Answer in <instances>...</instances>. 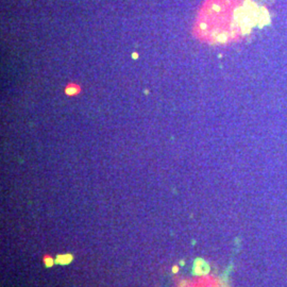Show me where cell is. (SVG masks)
<instances>
[{
	"label": "cell",
	"mask_w": 287,
	"mask_h": 287,
	"mask_svg": "<svg viewBox=\"0 0 287 287\" xmlns=\"http://www.w3.org/2000/svg\"><path fill=\"white\" fill-rule=\"evenodd\" d=\"M45 264L47 267H51L53 265V259L49 256H47V257H45Z\"/></svg>",
	"instance_id": "4"
},
{
	"label": "cell",
	"mask_w": 287,
	"mask_h": 287,
	"mask_svg": "<svg viewBox=\"0 0 287 287\" xmlns=\"http://www.w3.org/2000/svg\"><path fill=\"white\" fill-rule=\"evenodd\" d=\"M259 10L246 0H206L197 18L198 36L208 42H227L244 34L259 20Z\"/></svg>",
	"instance_id": "1"
},
{
	"label": "cell",
	"mask_w": 287,
	"mask_h": 287,
	"mask_svg": "<svg viewBox=\"0 0 287 287\" xmlns=\"http://www.w3.org/2000/svg\"><path fill=\"white\" fill-rule=\"evenodd\" d=\"M172 271H173V272H178V267H173V268H172Z\"/></svg>",
	"instance_id": "5"
},
{
	"label": "cell",
	"mask_w": 287,
	"mask_h": 287,
	"mask_svg": "<svg viewBox=\"0 0 287 287\" xmlns=\"http://www.w3.org/2000/svg\"><path fill=\"white\" fill-rule=\"evenodd\" d=\"M71 259H72V255H70V254H65V255H58L56 259V263L58 264H68V263L71 262Z\"/></svg>",
	"instance_id": "3"
},
{
	"label": "cell",
	"mask_w": 287,
	"mask_h": 287,
	"mask_svg": "<svg viewBox=\"0 0 287 287\" xmlns=\"http://www.w3.org/2000/svg\"><path fill=\"white\" fill-rule=\"evenodd\" d=\"M208 266H207L205 263L203 261H197L196 264H195V272L198 273V274H205L208 271Z\"/></svg>",
	"instance_id": "2"
}]
</instances>
